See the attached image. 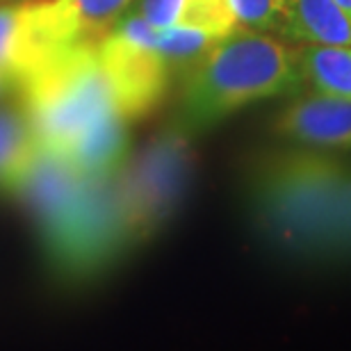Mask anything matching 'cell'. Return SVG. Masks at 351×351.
Returning <instances> with one entry per match:
<instances>
[{
  "label": "cell",
  "instance_id": "1",
  "mask_svg": "<svg viewBox=\"0 0 351 351\" xmlns=\"http://www.w3.org/2000/svg\"><path fill=\"white\" fill-rule=\"evenodd\" d=\"M19 201L30 210L51 269L69 283H87L128 254L119 219L114 176L91 180L66 160L39 151Z\"/></svg>",
  "mask_w": 351,
  "mask_h": 351
},
{
  "label": "cell",
  "instance_id": "2",
  "mask_svg": "<svg viewBox=\"0 0 351 351\" xmlns=\"http://www.w3.org/2000/svg\"><path fill=\"white\" fill-rule=\"evenodd\" d=\"M351 169L331 151L265 153L244 180L251 228L267 249L297 263H324Z\"/></svg>",
  "mask_w": 351,
  "mask_h": 351
},
{
  "label": "cell",
  "instance_id": "3",
  "mask_svg": "<svg viewBox=\"0 0 351 351\" xmlns=\"http://www.w3.org/2000/svg\"><path fill=\"white\" fill-rule=\"evenodd\" d=\"M304 87L297 48L240 25L185 69L176 123L194 137L251 103L290 96Z\"/></svg>",
  "mask_w": 351,
  "mask_h": 351
},
{
  "label": "cell",
  "instance_id": "4",
  "mask_svg": "<svg viewBox=\"0 0 351 351\" xmlns=\"http://www.w3.org/2000/svg\"><path fill=\"white\" fill-rule=\"evenodd\" d=\"M19 96L39 146L51 153L64 151L87 125L119 114L96 39L73 41L51 53L21 80Z\"/></svg>",
  "mask_w": 351,
  "mask_h": 351
},
{
  "label": "cell",
  "instance_id": "5",
  "mask_svg": "<svg viewBox=\"0 0 351 351\" xmlns=\"http://www.w3.org/2000/svg\"><path fill=\"white\" fill-rule=\"evenodd\" d=\"M196 151L192 135L178 123L160 130L132 153L114 176L119 219L135 251L167 228L192 185Z\"/></svg>",
  "mask_w": 351,
  "mask_h": 351
},
{
  "label": "cell",
  "instance_id": "6",
  "mask_svg": "<svg viewBox=\"0 0 351 351\" xmlns=\"http://www.w3.org/2000/svg\"><path fill=\"white\" fill-rule=\"evenodd\" d=\"M158 30L137 10L119 16L101 37L96 53L125 121L146 117L162 103L173 69L156 48Z\"/></svg>",
  "mask_w": 351,
  "mask_h": 351
},
{
  "label": "cell",
  "instance_id": "7",
  "mask_svg": "<svg viewBox=\"0 0 351 351\" xmlns=\"http://www.w3.org/2000/svg\"><path fill=\"white\" fill-rule=\"evenodd\" d=\"M274 130L292 146L347 151L351 149V98L322 91L299 96L276 114Z\"/></svg>",
  "mask_w": 351,
  "mask_h": 351
},
{
  "label": "cell",
  "instance_id": "8",
  "mask_svg": "<svg viewBox=\"0 0 351 351\" xmlns=\"http://www.w3.org/2000/svg\"><path fill=\"white\" fill-rule=\"evenodd\" d=\"M137 0H34V14L53 46L96 39Z\"/></svg>",
  "mask_w": 351,
  "mask_h": 351
},
{
  "label": "cell",
  "instance_id": "9",
  "mask_svg": "<svg viewBox=\"0 0 351 351\" xmlns=\"http://www.w3.org/2000/svg\"><path fill=\"white\" fill-rule=\"evenodd\" d=\"M128 123L121 114H110L80 130L64 151L58 153L73 171L91 180L112 178L130 156Z\"/></svg>",
  "mask_w": 351,
  "mask_h": 351
},
{
  "label": "cell",
  "instance_id": "10",
  "mask_svg": "<svg viewBox=\"0 0 351 351\" xmlns=\"http://www.w3.org/2000/svg\"><path fill=\"white\" fill-rule=\"evenodd\" d=\"M62 48V46H60ZM34 14V3L0 5V66L21 80L55 53Z\"/></svg>",
  "mask_w": 351,
  "mask_h": 351
},
{
  "label": "cell",
  "instance_id": "11",
  "mask_svg": "<svg viewBox=\"0 0 351 351\" xmlns=\"http://www.w3.org/2000/svg\"><path fill=\"white\" fill-rule=\"evenodd\" d=\"M137 12L156 27H196L221 39L240 27L230 0H139Z\"/></svg>",
  "mask_w": 351,
  "mask_h": 351
},
{
  "label": "cell",
  "instance_id": "12",
  "mask_svg": "<svg viewBox=\"0 0 351 351\" xmlns=\"http://www.w3.org/2000/svg\"><path fill=\"white\" fill-rule=\"evenodd\" d=\"M39 151L23 105H0V194L16 196L21 192Z\"/></svg>",
  "mask_w": 351,
  "mask_h": 351
},
{
  "label": "cell",
  "instance_id": "13",
  "mask_svg": "<svg viewBox=\"0 0 351 351\" xmlns=\"http://www.w3.org/2000/svg\"><path fill=\"white\" fill-rule=\"evenodd\" d=\"M287 39L351 46V14L335 0H287Z\"/></svg>",
  "mask_w": 351,
  "mask_h": 351
},
{
  "label": "cell",
  "instance_id": "14",
  "mask_svg": "<svg viewBox=\"0 0 351 351\" xmlns=\"http://www.w3.org/2000/svg\"><path fill=\"white\" fill-rule=\"evenodd\" d=\"M299 66L313 91L351 98V46L306 44L299 48Z\"/></svg>",
  "mask_w": 351,
  "mask_h": 351
},
{
  "label": "cell",
  "instance_id": "15",
  "mask_svg": "<svg viewBox=\"0 0 351 351\" xmlns=\"http://www.w3.org/2000/svg\"><path fill=\"white\" fill-rule=\"evenodd\" d=\"M219 41L213 34L196 30V27H167V30H158L156 48L165 55L171 69H187L194 64L210 46Z\"/></svg>",
  "mask_w": 351,
  "mask_h": 351
},
{
  "label": "cell",
  "instance_id": "16",
  "mask_svg": "<svg viewBox=\"0 0 351 351\" xmlns=\"http://www.w3.org/2000/svg\"><path fill=\"white\" fill-rule=\"evenodd\" d=\"M230 7L242 27L285 37L287 0H230Z\"/></svg>",
  "mask_w": 351,
  "mask_h": 351
},
{
  "label": "cell",
  "instance_id": "17",
  "mask_svg": "<svg viewBox=\"0 0 351 351\" xmlns=\"http://www.w3.org/2000/svg\"><path fill=\"white\" fill-rule=\"evenodd\" d=\"M349 261H351V176L345 187V194H342L331 235H328L324 263H349Z\"/></svg>",
  "mask_w": 351,
  "mask_h": 351
},
{
  "label": "cell",
  "instance_id": "18",
  "mask_svg": "<svg viewBox=\"0 0 351 351\" xmlns=\"http://www.w3.org/2000/svg\"><path fill=\"white\" fill-rule=\"evenodd\" d=\"M12 91L19 94V80L14 78L10 71H5V69L0 66V101H3L7 94H12Z\"/></svg>",
  "mask_w": 351,
  "mask_h": 351
},
{
  "label": "cell",
  "instance_id": "19",
  "mask_svg": "<svg viewBox=\"0 0 351 351\" xmlns=\"http://www.w3.org/2000/svg\"><path fill=\"white\" fill-rule=\"evenodd\" d=\"M335 3H338L345 12H349V14H351V0H335Z\"/></svg>",
  "mask_w": 351,
  "mask_h": 351
}]
</instances>
